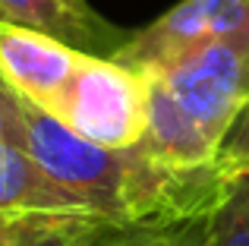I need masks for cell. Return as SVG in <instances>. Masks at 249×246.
Segmentation results:
<instances>
[{
	"mask_svg": "<svg viewBox=\"0 0 249 246\" xmlns=\"http://www.w3.org/2000/svg\"><path fill=\"white\" fill-rule=\"evenodd\" d=\"M142 76L148 126L139 148L174 167H205L249 98V35L196 44Z\"/></svg>",
	"mask_w": 249,
	"mask_h": 246,
	"instance_id": "1",
	"label": "cell"
},
{
	"mask_svg": "<svg viewBox=\"0 0 249 246\" xmlns=\"http://www.w3.org/2000/svg\"><path fill=\"white\" fill-rule=\"evenodd\" d=\"M48 114L95 145L136 148L148 126V79L114 57L85 54Z\"/></svg>",
	"mask_w": 249,
	"mask_h": 246,
	"instance_id": "2",
	"label": "cell"
},
{
	"mask_svg": "<svg viewBox=\"0 0 249 246\" xmlns=\"http://www.w3.org/2000/svg\"><path fill=\"white\" fill-rule=\"evenodd\" d=\"M237 35H249V0H180L152 25L133 32L114 60L145 73L196 44Z\"/></svg>",
	"mask_w": 249,
	"mask_h": 246,
	"instance_id": "3",
	"label": "cell"
},
{
	"mask_svg": "<svg viewBox=\"0 0 249 246\" xmlns=\"http://www.w3.org/2000/svg\"><path fill=\"white\" fill-rule=\"evenodd\" d=\"M82 57V51L44 32L0 19V82L41 111H54Z\"/></svg>",
	"mask_w": 249,
	"mask_h": 246,
	"instance_id": "4",
	"label": "cell"
},
{
	"mask_svg": "<svg viewBox=\"0 0 249 246\" xmlns=\"http://www.w3.org/2000/svg\"><path fill=\"white\" fill-rule=\"evenodd\" d=\"M0 19L44 32L91 57H114L129 41L89 0H0Z\"/></svg>",
	"mask_w": 249,
	"mask_h": 246,
	"instance_id": "5",
	"label": "cell"
},
{
	"mask_svg": "<svg viewBox=\"0 0 249 246\" xmlns=\"http://www.w3.org/2000/svg\"><path fill=\"white\" fill-rule=\"evenodd\" d=\"M117 228L98 211H0V246H95Z\"/></svg>",
	"mask_w": 249,
	"mask_h": 246,
	"instance_id": "6",
	"label": "cell"
},
{
	"mask_svg": "<svg viewBox=\"0 0 249 246\" xmlns=\"http://www.w3.org/2000/svg\"><path fill=\"white\" fill-rule=\"evenodd\" d=\"M0 211H89L25 148L0 139Z\"/></svg>",
	"mask_w": 249,
	"mask_h": 246,
	"instance_id": "7",
	"label": "cell"
},
{
	"mask_svg": "<svg viewBox=\"0 0 249 246\" xmlns=\"http://www.w3.org/2000/svg\"><path fill=\"white\" fill-rule=\"evenodd\" d=\"M199 246H249V167L224 174L218 202L202 221Z\"/></svg>",
	"mask_w": 249,
	"mask_h": 246,
	"instance_id": "8",
	"label": "cell"
},
{
	"mask_svg": "<svg viewBox=\"0 0 249 246\" xmlns=\"http://www.w3.org/2000/svg\"><path fill=\"white\" fill-rule=\"evenodd\" d=\"M202 224L193 228H117L95 246H199Z\"/></svg>",
	"mask_w": 249,
	"mask_h": 246,
	"instance_id": "9",
	"label": "cell"
},
{
	"mask_svg": "<svg viewBox=\"0 0 249 246\" xmlns=\"http://www.w3.org/2000/svg\"><path fill=\"white\" fill-rule=\"evenodd\" d=\"M212 164H214V171H218L221 177L249 167V98H246V105L240 107V114L233 117L227 136L221 139Z\"/></svg>",
	"mask_w": 249,
	"mask_h": 246,
	"instance_id": "10",
	"label": "cell"
},
{
	"mask_svg": "<svg viewBox=\"0 0 249 246\" xmlns=\"http://www.w3.org/2000/svg\"><path fill=\"white\" fill-rule=\"evenodd\" d=\"M0 139L16 142L19 139V111H16V95L0 82Z\"/></svg>",
	"mask_w": 249,
	"mask_h": 246,
	"instance_id": "11",
	"label": "cell"
}]
</instances>
